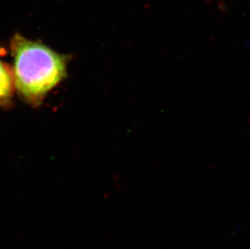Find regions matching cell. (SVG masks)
<instances>
[{
  "label": "cell",
  "instance_id": "6da1fadb",
  "mask_svg": "<svg viewBox=\"0 0 250 249\" xmlns=\"http://www.w3.org/2000/svg\"><path fill=\"white\" fill-rule=\"evenodd\" d=\"M15 88L23 101L39 106L67 75L70 57L21 34L11 41Z\"/></svg>",
  "mask_w": 250,
  "mask_h": 249
},
{
  "label": "cell",
  "instance_id": "7a4b0ae2",
  "mask_svg": "<svg viewBox=\"0 0 250 249\" xmlns=\"http://www.w3.org/2000/svg\"><path fill=\"white\" fill-rule=\"evenodd\" d=\"M15 90L12 67L0 58V108L12 105Z\"/></svg>",
  "mask_w": 250,
  "mask_h": 249
}]
</instances>
